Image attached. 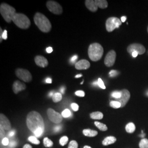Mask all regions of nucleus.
Here are the masks:
<instances>
[{
	"instance_id": "obj_47",
	"label": "nucleus",
	"mask_w": 148,
	"mask_h": 148,
	"mask_svg": "<svg viewBox=\"0 0 148 148\" xmlns=\"http://www.w3.org/2000/svg\"><path fill=\"white\" fill-rule=\"evenodd\" d=\"M138 55V53L137 52H133L132 53V56L133 57H134V58L137 57Z\"/></svg>"
},
{
	"instance_id": "obj_39",
	"label": "nucleus",
	"mask_w": 148,
	"mask_h": 148,
	"mask_svg": "<svg viewBox=\"0 0 148 148\" xmlns=\"http://www.w3.org/2000/svg\"><path fill=\"white\" fill-rule=\"evenodd\" d=\"M16 143L15 141H11L10 143L9 144V145H10V148H14L16 146Z\"/></svg>"
},
{
	"instance_id": "obj_12",
	"label": "nucleus",
	"mask_w": 148,
	"mask_h": 148,
	"mask_svg": "<svg viewBox=\"0 0 148 148\" xmlns=\"http://www.w3.org/2000/svg\"><path fill=\"white\" fill-rule=\"evenodd\" d=\"M121 97L119 99H117L116 101H119L121 103V108H123L126 105L127 102L128 101L130 98L131 95L130 92L126 89L121 90Z\"/></svg>"
},
{
	"instance_id": "obj_21",
	"label": "nucleus",
	"mask_w": 148,
	"mask_h": 148,
	"mask_svg": "<svg viewBox=\"0 0 148 148\" xmlns=\"http://www.w3.org/2000/svg\"><path fill=\"white\" fill-rule=\"evenodd\" d=\"M125 129L127 132L132 133L136 130V126L132 122H130V123H128L126 126Z\"/></svg>"
},
{
	"instance_id": "obj_38",
	"label": "nucleus",
	"mask_w": 148,
	"mask_h": 148,
	"mask_svg": "<svg viewBox=\"0 0 148 148\" xmlns=\"http://www.w3.org/2000/svg\"><path fill=\"white\" fill-rule=\"evenodd\" d=\"M62 126L61 125H59V126H56L55 127H54V131L55 132H58L59 131L61 130L62 129Z\"/></svg>"
},
{
	"instance_id": "obj_10",
	"label": "nucleus",
	"mask_w": 148,
	"mask_h": 148,
	"mask_svg": "<svg viewBox=\"0 0 148 148\" xmlns=\"http://www.w3.org/2000/svg\"><path fill=\"white\" fill-rule=\"evenodd\" d=\"M127 52L130 54H131L133 52H137L138 54L141 55L145 52V48L141 44L139 43H132L129 45L127 47Z\"/></svg>"
},
{
	"instance_id": "obj_32",
	"label": "nucleus",
	"mask_w": 148,
	"mask_h": 148,
	"mask_svg": "<svg viewBox=\"0 0 148 148\" xmlns=\"http://www.w3.org/2000/svg\"><path fill=\"white\" fill-rule=\"evenodd\" d=\"M97 82H98V86L99 87H101V88H102V89H103V90L106 89V86L104 85V84L103 80L101 79V78H99V79H98Z\"/></svg>"
},
{
	"instance_id": "obj_51",
	"label": "nucleus",
	"mask_w": 148,
	"mask_h": 148,
	"mask_svg": "<svg viewBox=\"0 0 148 148\" xmlns=\"http://www.w3.org/2000/svg\"><path fill=\"white\" fill-rule=\"evenodd\" d=\"M82 76V74H79V75H77L75 76V78H79L81 77Z\"/></svg>"
},
{
	"instance_id": "obj_46",
	"label": "nucleus",
	"mask_w": 148,
	"mask_h": 148,
	"mask_svg": "<svg viewBox=\"0 0 148 148\" xmlns=\"http://www.w3.org/2000/svg\"><path fill=\"white\" fill-rule=\"evenodd\" d=\"M46 82L47 84H51L52 83V79L49 77H48L47 79H46Z\"/></svg>"
},
{
	"instance_id": "obj_49",
	"label": "nucleus",
	"mask_w": 148,
	"mask_h": 148,
	"mask_svg": "<svg viewBox=\"0 0 148 148\" xmlns=\"http://www.w3.org/2000/svg\"><path fill=\"white\" fill-rule=\"evenodd\" d=\"M23 148H32V147L30 145V144H25L24 147Z\"/></svg>"
},
{
	"instance_id": "obj_30",
	"label": "nucleus",
	"mask_w": 148,
	"mask_h": 148,
	"mask_svg": "<svg viewBox=\"0 0 148 148\" xmlns=\"http://www.w3.org/2000/svg\"><path fill=\"white\" fill-rule=\"evenodd\" d=\"M111 96L113 98H115L116 99H119L121 97V91H114L112 93Z\"/></svg>"
},
{
	"instance_id": "obj_33",
	"label": "nucleus",
	"mask_w": 148,
	"mask_h": 148,
	"mask_svg": "<svg viewBox=\"0 0 148 148\" xmlns=\"http://www.w3.org/2000/svg\"><path fill=\"white\" fill-rule=\"evenodd\" d=\"M75 95L77 96L80 97H83L85 95V93L84 91L79 90H77L75 92Z\"/></svg>"
},
{
	"instance_id": "obj_9",
	"label": "nucleus",
	"mask_w": 148,
	"mask_h": 148,
	"mask_svg": "<svg viewBox=\"0 0 148 148\" xmlns=\"http://www.w3.org/2000/svg\"><path fill=\"white\" fill-rule=\"evenodd\" d=\"M47 114L49 120L54 123L58 124L63 120L62 115L59 112H57L54 110H53V109H48L47 111Z\"/></svg>"
},
{
	"instance_id": "obj_26",
	"label": "nucleus",
	"mask_w": 148,
	"mask_h": 148,
	"mask_svg": "<svg viewBox=\"0 0 148 148\" xmlns=\"http://www.w3.org/2000/svg\"><path fill=\"white\" fill-rule=\"evenodd\" d=\"M110 106L114 109H118V108H121V103L119 101H110Z\"/></svg>"
},
{
	"instance_id": "obj_45",
	"label": "nucleus",
	"mask_w": 148,
	"mask_h": 148,
	"mask_svg": "<svg viewBox=\"0 0 148 148\" xmlns=\"http://www.w3.org/2000/svg\"><path fill=\"white\" fill-rule=\"evenodd\" d=\"M0 42H2V34H3V32H2V30L1 28H0Z\"/></svg>"
},
{
	"instance_id": "obj_52",
	"label": "nucleus",
	"mask_w": 148,
	"mask_h": 148,
	"mask_svg": "<svg viewBox=\"0 0 148 148\" xmlns=\"http://www.w3.org/2000/svg\"><path fill=\"white\" fill-rule=\"evenodd\" d=\"M84 148H92L90 147V146H87V145H86V146H85L84 147Z\"/></svg>"
},
{
	"instance_id": "obj_13",
	"label": "nucleus",
	"mask_w": 148,
	"mask_h": 148,
	"mask_svg": "<svg viewBox=\"0 0 148 148\" xmlns=\"http://www.w3.org/2000/svg\"><path fill=\"white\" fill-rule=\"evenodd\" d=\"M0 126L6 131L11 130V122L8 118L2 114H0Z\"/></svg>"
},
{
	"instance_id": "obj_3",
	"label": "nucleus",
	"mask_w": 148,
	"mask_h": 148,
	"mask_svg": "<svg viewBox=\"0 0 148 148\" xmlns=\"http://www.w3.org/2000/svg\"><path fill=\"white\" fill-rule=\"evenodd\" d=\"M104 49L98 43H93L90 45L88 54L90 59L93 62H97L99 60L103 57Z\"/></svg>"
},
{
	"instance_id": "obj_17",
	"label": "nucleus",
	"mask_w": 148,
	"mask_h": 148,
	"mask_svg": "<svg viewBox=\"0 0 148 148\" xmlns=\"http://www.w3.org/2000/svg\"><path fill=\"white\" fill-rule=\"evenodd\" d=\"M90 66V63L86 59H82L75 63V68L77 70H87Z\"/></svg>"
},
{
	"instance_id": "obj_37",
	"label": "nucleus",
	"mask_w": 148,
	"mask_h": 148,
	"mask_svg": "<svg viewBox=\"0 0 148 148\" xmlns=\"http://www.w3.org/2000/svg\"><path fill=\"white\" fill-rule=\"evenodd\" d=\"M2 38L3 40H7V31L6 30H5L3 32V34L2 35Z\"/></svg>"
},
{
	"instance_id": "obj_54",
	"label": "nucleus",
	"mask_w": 148,
	"mask_h": 148,
	"mask_svg": "<svg viewBox=\"0 0 148 148\" xmlns=\"http://www.w3.org/2000/svg\"><path fill=\"white\" fill-rule=\"evenodd\" d=\"M147 95H148V90L147 92Z\"/></svg>"
},
{
	"instance_id": "obj_24",
	"label": "nucleus",
	"mask_w": 148,
	"mask_h": 148,
	"mask_svg": "<svg viewBox=\"0 0 148 148\" xmlns=\"http://www.w3.org/2000/svg\"><path fill=\"white\" fill-rule=\"evenodd\" d=\"M62 95L60 93H56L52 97V100L54 103H58L62 100Z\"/></svg>"
},
{
	"instance_id": "obj_6",
	"label": "nucleus",
	"mask_w": 148,
	"mask_h": 148,
	"mask_svg": "<svg viewBox=\"0 0 148 148\" xmlns=\"http://www.w3.org/2000/svg\"><path fill=\"white\" fill-rule=\"evenodd\" d=\"M122 21L116 17H110L106 21V29L109 32H113L115 29L121 25Z\"/></svg>"
},
{
	"instance_id": "obj_14",
	"label": "nucleus",
	"mask_w": 148,
	"mask_h": 148,
	"mask_svg": "<svg viewBox=\"0 0 148 148\" xmlns=\"http://www.w3.org/2000/svg\"><path fill=\"white\" fill-rule=\"evenodd\" d=\"M85 5L87 8L92 12H95L98 10V5L97 0H86L85 1Z\"/></svg>"
},
{
	"instance_id": "obj_15",
	"label": "nucleus",
	"mask_w": 148,
	"mask_h": 148,
	"mask_svg": "<svg viewBox=\"0 0 148 148\" xmlns=\"http://www.w3.org/2000/svg\"><path fill=\"white\" fill-rule=\"evenodd\" d=\"M26 88H27V86L24 83H22L21 82L18 80L14 82L12 86L13 90L15 94H17L18 92L25 90Z\"/></svg>"
},
{
	"instance_id": "obj_22",
	"label": "nucleus",
	"mask_w": 148,
	"mask_h": 148,
	"mask_svg": "<svg viewBox=\"0 0 148 148\" xmlns=\"http://www.w3.org/2000/svg\"><path fill=\"white\" fill-rule=\"evenodd\" d=\"M95 125L96 126V127L99 128L101 131H106L108 130V127L105 124L99 122H95Z\"/></svg>"
},
{
	"instance_id": "obj_29",
	"label": "nucleus",
	"mask_w": 148,
	"mask_h": 148,
	"mask_svg": "<svg viewBox=\"0 0 148 148\" xmlns=\"http://www.w3.org/2000/svg\"><path fill=\"white\" fill-rule=\"evenodd\" d=\"M71 111H70L69 109H66L64 110L62 113V115L64 118H68L71 116Z\"/></svg>"
},
{
	"instance_id": "obj_8",
	"label": "nucleus",
	"mask_w": 148,
	"mask_h": 148,
	"mask_svg": "<svg viewBox=\"0 0 148 148\" xmlns=\"http://www.w3.org/2000/svg\"><path fill=\"white\" fill-rule=\"evenodd\" d=\"M48 10L54 14L59 15L63 13V8L61 5L54 1H48L46 3Z\"/></svg>"
},
{
	"instance_id": "obj_16",
	"label": "nucleus",
	"mask_w": 148,
	"mask_h": 148,
	"mask_svg": "<svg viewBox=\"0 0 148 148\" xmlns=\"http://www.w3.org/2000/svg\"><path fill=\"white\" fill-rule=\"evenodd\" d=\"M34 59L36 64L41 68H46L48 65L47 59L42 56H36Z\"/></svg>"
},
{
	"instance_id": "obj_4",
	"label": "nucleus",
	"mask_w": 148,
	"mask_h": 148,
	"mask_svg": "<svg viewBox=\"0 0 148 148\" xmlns=\"http://www.w3.org/2000/svg\"><path fill=\"white\" fill-rule=\"evenodd\" d=\"M0 13L6 22L11 23L13 16L16 14V9L10 5L2 3L0 5Z\"/></svg>"
},
{
	"instance_id": "obj_25",
	"label": "nucleus",
	"mask_w": 148,
	"mask_h": 148,
	"mask_svg": "<svg viewBox=\"0 0 148 148\" xmlns=\"http://www.w3.org/2000/svg\"><path fill=\"white\" fill-rule=\"evenodd\" d=\"M43 144L46 147H51L53 145V142L48 138H45L43 139Z\"/></svg>"
},
{
	"instance_id": "obj_36",
	"label": "nucleus",
	"mask_w": 148,
	"mask_h": 148,
	"mask_svg": "<svg viewBox=\"0 0 148 148\" xmlns=\"http://www.w3.org/2000/svg\"><path fill=\"white\" fill-rule=\"evenodd\" d=\"M2 144L3 145H9V140H8V139L7 138H4L3 139H2Z\"/></svg>"
},
{
	"instance_id": "obj_1",
	"label": "nucleus",
	"mask_w": 148,
	"mask_h": 148,
	"mask_svg": "<svg viewBox=\"0 0 148 148\" xmlns=\"http://www.w3.org/2000/svg\"><path fill=\"white\" fill-rule=\"evenodd\" d=\"M28 128L34 133L36 137L41 136L45 130V123L42 116L36 111H31L27 117Z\"/></svg>"
},
{
	"instance_id": "obj_23",
	"label": "nucleus",
	"mask_w": 148,
	"mask_h": 148,
	"mask_svg": "<svg viewBox=\"0 0 148 148\" xmlns=\"http://www.w3.org/2000/svg\"><path fill=\"white\" fill-rule=\"evenodd\" d=\"M140 148H148V139L146 138H143L139 142V144Z\"/></svg>"
},
{
	"instance_id": "obj_31",
	"label": "nucleus",
	"mask_w": 148,
	"mask_h": 148,
	"mask_svg": "<svg viewBox=\"0 0 148 148\" xmlns=\"http://www.w3.org/2000/svg\"><path fill=\"white\" fill-rule=\"evenodd\" d=\"M68 148H78V143L75 140H71L69 143Z\"/></svg>"
},
{
	"instance_id": "obj_20",
	"label": "nucleus",
	"mask_w": 148,
	"mask_h": 148,
	"mask_svg": "<svg viewBox=\"0 0 148 148\" xmlns=\"http://www.w3.org/2000/svg\"><path fill=\"white\" fill-rule=\"evenodd\" d=\"M90 117L94 120H101L103 118V114L100 111H95L90 114Z\"/></svg>"
},
{
	"instance_id": "obj_43",
	"label": "nucleus",
	"mask_w": 148,
	"mask_h": 148,
	"mask_svg": "<svg viewBox=\"0 0 148 148\" xmlns=\"http://www.w3.org/2000/svg\"><path fill=\"white\" fill-rule=\"evenodd\" d=\"M15 133H16V131L14 130L11 131H10L9 133H8V136L10 137H12V136H13L15 134Z\"/></svg>"
},
{
	"instance_id": "obj_2",
	"label": "nucleus",
	"mask_w": 148,
	"mask_h": 148,
	"mask_svg": "<svg viewBox=\"0 0 148 148\" xmlns=\"http://www.w3.org/2000/svg\"><path fill=\"white\" fill-rule=\"evenodd\" d=\"M34 21L38 29L45 33H47L51 30L52 24L47 18L41 13H36L34 18Z\"/></svg>"
},
{
	"instance_id": "obj_7",
	"label": "nucleus",
	"mask_w": 148,
	"mask_h": 148,
	"mask_svg": "<svg viewBox=\"0 0 148 148\" xmlns=\"http://www.w3.org/2000/svg\"><path fill=\"white\" fill-rule=\"evenodd\" d=\"M16 76L25 82H30L32 79V75L27 69L18 68L16 69Z\"/></svg>"
},
{
	"instance_id": "obj_48",
	"label": "nucleus",
	"mask_w": 148,
	"mask_h": 148,
	"mask_svg": "<svg viewBox=\"0 0 148 148\" xmlns=\"http://www.w3.org/2000/svg\"><path fill=\"white\" fill-rule=\"evenodd\" d=\"M60 92H61L62 94H64V92H65V87H64V86L60 88Z\"/></svg>"
},
{
	"instance_id": "obj_28",
	"label": "nucleus",
	"mask_w": 148,
	"mask_h": 148,
	"mask_svg": "<svg viewBox=\"0 0 148 148\" xmlns=\"http://www.w3.org/2000/svg\"><path fill=\"white\" fill-rule=\"evenodd\" d=\"M69 140V138L66 136L62 137L59 140V143L62 146H64L66 145Z\"/></svg>"
},
{
	"instance_id": "obj_18",
	"label": "nucleus",
	"mask_w": 148,
	"mask_h": 148,
	"mask_svg": "<svg viewBox=\"0 0 148 148\" xmlns=\"http://www.w3.org/2000/svg\"><path fill=\"white\" fill-rule=\"evenodd\" d=\"M83 134L85 135V136L87 137H95L98 134V132L95 131V130H92L90 129H85L83 130Z\"/></svg>"
},
{
	"instance_id": "obj_34",
	"label": "nucleus",
	"mask_w": 148,
	"mask_h": 148,
	"mask_svg": "<svg viewBox=\"0 0 148 148\" xmlns=\"http://www.w3.org/2000/svg\"><path fill=\"white\" fill-rule=\"evenodd\" d=\"M71 108L72 109L74 110V111H77L79 110V106H78V104H77L76 103H72L71 105Z\"/></svg>"
},
{
	"instance_id": "obj_50",
	"label": "nucleus",
	"mask_w": 148,
	"mask_h": 148,
	"mask_svg": "<svg viewBox=\"0 0 148 148\" xmlns=\"http://www.w3.org/2000/svg\"><path fill=\"white\" fill-rule=\"evenodd\" d=\"M139 136L143 139V138H144V137L145 136V133H143V131H142V134H141Z\"/></svg>"
},
{
	"instance_id": "obj_5",
	"label": "nucleus",
	"mask_w": 148,
	"mask_h": 148,
	"mask_svg": "<svg viewBox=\"0 0 148 148\" xmlns=\"http://www.w3.org/2000/svg\"><path fill=\"white\" fill-rule=\"evenodd\" d=\"M12 21L21 29H27L31 25L29 18L22 13H16L12 19Z\"/></svg>"
},
{
	"instance_id": "obj_55",
	"label": "nucleus",
	"mask_w": 148,
	"mask_h": 148,
	"mask_svg": "<svg viewBox=\"0 0 148 148\" xmlns=\"http://www.w3.org/2000/svg\"><path fill=\"white\" fill-rule=\"evenodd\" d=\"M147 32H148V28H147Z\"/></svg>"
},
{
	"instance_id": "obj_53",
	"label": "nucleus",
	"mask_w": 148,
	"mask_h": 148,
	"mask_svg": "<svg viewBox=\"0 0 148 148\" xmlns=\"http://www.w3.org/2000/svg\"><path fill=\"white\" fill-rule=\"evenodd\" d=\"M84 80H83V81H82V82L81 83V85H82V84H83V83H84Z\"/></svg>"
},
{
	"instance_id": "obj_19",
	"label": "nucleus",
	"mask_w": 148,
	"mask_h": 148,
	"mask_svg": "<svg viewBox=\"0 0 148 148\" xmlns=\"http://www.w3.org/2000/svg\"><path fill=\"white\" fill-rule=\"evenodd\" d=\"M116 141V138L113 136H109L106 137L103 141V144L104 145H108L115 143Z\"/></svg>"
},
{
	"instance_id": "obj_11",
	"label": "nucleus",
	"mask_w": 148,
	"mask_h": 148,
	"mask_svg": "<svg viewBox=\"0 0 148 148\" xmlns=\"http://www.w3.org/2000/svg\"><path fill=\"white\" fill-rule=\"evenodd\" d=\"M116 58V53L115 51L111 50L107 53L104 59V64L106 66L111 67L113 66L115 62Z\"/></svg>"
},
{
	"instance_id": "obj_41",
	"label": "nucleus",
	"mask_w": 148,
	"mask_h": 148,
	"mask_svg": "<svg viewBox=\"0 0 148 148\" xmlns=\"http://www.w3.org/2000/svg\"><path fill=\"white\" fill-rule=\"evenodd\" d=\"M77 58H78L77 55H75V56H74L71 58L70 61H71V62H73V63L75 61H76Z\"/></svg>"
},
{
	"instance_id": "obj_44",
	"label": "nucleus",
	"mask_w": 148,
	"mask_h": 148,
	"mask_svg": "<svg viewBox=\"0 0 148 148\" xmlns=\"http://www.w3.org/2000/svg\"><path fill=\"white\" fill-rule=\"evenodd\" d=\"M126 19H127V17L125 16H122L121 18V21L122 23H123V22H125Z\"/></svg>"
},
{
	"instance_id": "obj_35",
	"label": "nucleus",
	"mask_w": 148,
	"mask_h": 148,
	"mask_svg": "<svg viewBox=\"0 0 148 148\" xmlns=\"http://www.w3.org/2000/svg\"><path fill=\"white\" fill-rule=\"evenodd\" d=\"M119 74V72L116 71V70H112L110 71L109 73V76L110 77H115V76H116L117 75Z\"/></svg>"
},
{
	"instance_id": "obj_40",
	"label": "nucleus",
	"mask_w": 148,
	"mask_h": 148,
	"mask_svg": "<svg viewBox=\"0 0 148 148\" xmlns=\"http://www.w3.org/2000/svg\"><path fill=\"white\" fill-rule=\"evenodd\" d=\"M0 129H1V138L5 136V130L2 128V127L0 126Z\"/></svg>"
},
{
	"instance_id": "obj_42",
	"label": "nucleus",
	"mask_w": 148,
	"mask_h": 148,
	"mask_svg": "<svg viewBox=\"0 0 148 148\" xmlns=\"http://www.w3.org/2000/svg\"><path fill=\"white\" fill-rule=\"evenodd\" d=\"M46 52L48 53H52L53 52V48L51 47H48L46 48Z\"/></svg>"
},
{
	"instance_id": "obj_27",
	"label": "nucleus",
	"mask_w": 148,
	"mask_h": 148,
	"mask_svg": "<svg viewBox=\"0 0 148 148\" xmlns=\"http://www.w3.org/2000/svg\"><path fill=\"white\" fill-rule=\"evenodd\" d=\"M28 140L31 143H33L34 144H36V145H38L40 143V142L37 139V138L35 136L29 137L28 138Z\"/></svg>"
}]
</instances>
